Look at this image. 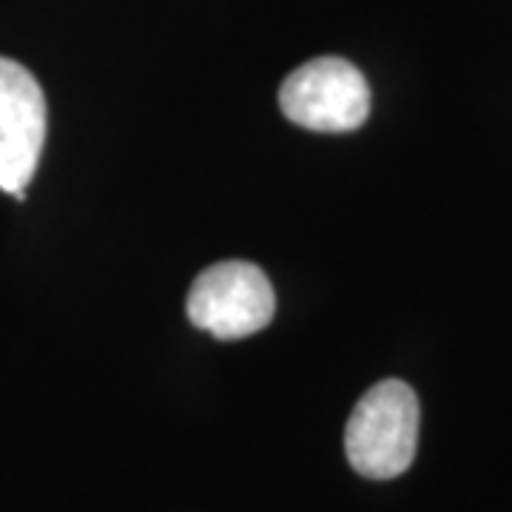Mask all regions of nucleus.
Wrapping results in <instances>:
<instances>
[{
	"mask_svg": "<svg viewBox=\"0 0 512 512\" xmlns=\"http://www.w3.org/2000/svg\"><path fill=\"white\" fill-rule=\"evenodd\" d=\"M285 117L311 131H353L370 114V86L365 74L342 57H316L288 74L279 89Z\"/></svg>",
	"mask_w": 512,
	"mask_h": 512,
	"instance_id": "obj_3",
	"label": "nucleus"
},
{
	"mask_svg": "<svg viewBox=\"0 0 512 512\" xmlns=\"http://www.w3.org/2000/svg\"><path fill=\"white\" fill-rule=\"evenodd\" d=\"M274 311L276 296L265 271L242 259L217 262L202 271L185 302L191 325L222 342L262 330L274 319Z\"/></svg>",
	"mask_w": 512,
	"mask_h": 512,
	"instance_id": "obj_2",
	"label": "nucleus"
},
{
	"mask_svg": "<svg viewBox=\"0 0 512 512\" xmlns=\"http://www.w3.org/2000/svg\"><path fill=\"white\" fill-rule=\"evenodd\" d=\"M419 447V399L399 379L373 384L350 413L345 456L359 476L390 481L413 464Z\"/></svg>",
	"mask_w": 512,
	"mask_h": 512,
	"instance_id": "obj_1",
	"label": "nucleus"
},
{
	"mask_svg": "<svg viewBox=\"0 0 512 512\" xmlns=\"http://www.w3.org/2000/svg\"><path fill=\"white\" fill-rule=\"evenodd\" d=\"M46 143V97L35 74L0 57V191L26 200Z\"/></svg>",
	"mask_w": 512,
	"mask_h": 512,
	"instance_id": "obj_4",
	"label": "nucleus"
}]
</instances>
